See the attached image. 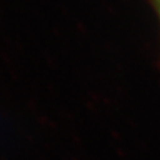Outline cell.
Instances as JSON below:
<instances>
[{
	"label": "cell",
	"mask_w": 160,
	"mask_h": 160,
	"mask_svg": "<svg viewBox=\"0 0 160 160\" xmlns=\"http://www.w3.org/2000/svg\"><path fill=\"white\" fill-rule=\"evenodd\" d=\"M148 2L150 3L151 8L153 9V11L156 12L158 17V20H159L160 22V0H147Z\"/></svg>",
	"instance_id": "obj_1"
}]
</instances>
